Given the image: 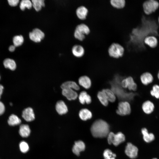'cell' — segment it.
Returning <instances> with one entry per match:
<instances>
[{"label":"cell","instance_id":"cell-1","mask_svg":"<svg viewBox=\"0 0 159 159\" xmlns=\"http://www.w3.org/2000/svg\"><path fill=\"white\" fill-rule=\"evenodd\" d=\"M109 124L102 119L95 120L92 123L90 128L92 136L96 138H103L107 137L110 132Z\"/></svg>","mask_w":159,"mask_h":159},{"label":"cell","instance_id":"cell-2","mask_svg":"<svg viewBox=\"0 0 159 159\" xmlns=\"http://www.w3.org/2000/svg\"><path fill=\"white\" fill-rule=\"evenodd\" d=\"M125 52L124 47L120 44L113 42L109 46L108 49L109 55L111 57L118 59L122 57Z\"/></svg>","mask_w":159,"mask_h":159},{"label":"cell","instance_id":"cell-3","mask_svg":"<svg viewBox=\"0 0 159 159\" xmlns=\"http://www.w3.org/2000/svg\"><path fill=\"white\" fill-rule=\"evenodd\" d=\"M142 6L145 14L150 15L158 9L159 3L157 0H145L143 3Z\"/></svg>","mask_w":159,"mask_h":159},{"label":"cell","instance_id":"cell-4","mask_svg":"<svg viewBox=\"0 0 159 159\" xmlns=\"http://www.w3.org/2000/svg\"><path fill=\"white\" fill-rule=\"evenodd\" d=\"M131 112V106L129 102L127 101H121L118 102L115 110L117 114L123 116L130 115Z\"/></svg>","mask_w":159,"mask_h":159},{"label":"cell","instance_id":"cell-5","mask_svg":"<svg viewBox=\"0 0 159 159\" xmlns=\"http://www.w3.org/2000/svg\"><path fill=\"white\" fill-rule=\"evenodd\" d=\"M107 137L108 143L109 144H112L115 146H117L125 140L124 135L121 132H119L116 134L110 132Z\"/></svg>","mask_w":159,"mask_h":159},{"label":"cell","instance_id":"cell-6","mask_svg":"<svg viewBox=\"0 0 159 159\" xmlns=\"http://www.w3.org/2000/svg\"><path fill=\"white\" fill-rule=\"evenodd\" d=\"M121 87L130 91L135 92L138 89V85L133 78L129 76L122 80L120 83Z\"/></svg>","mask_w":159,"mask_h":159},{"label":"cell","instance_id":"cell-7","mask_svg":"<svg viewBox=\"0 0 159 159\" xmlns=\"http://www.w3.org/2000/svg\"><path fill=\"white\" fill-rule=\"evenodd\" d=\"M30 39L35 42H40L44 37V33L38 28L34 29L29 34Z\"/></svg>","mask_w":159,"mask_h":159},{"label":"cell","instance_id":"cell-8","mask_svg":"<svg viewBox=\"0 0 159 159\" xmlns=\"http://www.w3.org/2000/svg\"><path fill=\"white\" fill-rule=\"evenodd\" d=\"M138 149L135 146L130 143H127L125 153L130 158L134 159L136 158L138 154Z\"/></svg>","mask_w":159,"mask_h":159},{"label":"cell","instance_id":"cell-9","mask_svg":"<svg viewBox=\"0 0 159 159\" xmlns=\"http://www.w3.org/2000/svg\"><path fill=\"white\" fill-rule=\"evenodd\" d=\"M22 116L24 120L27 122L32 121L35 118L33 110L30 107L26 108L23 110Z\"/></svg>","mask_w":159,"mask_h":159},{"label":"cell","instance_id":"cell-10","mask_svg":"<svg viewBox=\"0 0 159 159\" xmlns=\"http://www.w3.org/2000/svg\"><path fill=\"white\" fill-rule=\"evenodd\" d=\"M85 145L84 142L80 140L74 142L72 148L73 153L77 156H79L80 153L85 150Z\"/></svg>","mask_w":159,"mask_h":159},{"label":"cell","instance_id":"cell-11","mask_svg":"<svg viewBox=\"0 0 159 159\" xmlns=\"http://www.w3.org/2000/svg\"><path fill=\"white\" fill-rule=\"evenodd\" d=\"M141 83L147 85L151 83L153 80V77L152 74L148 72H145L141 74L140 77Z\"/></svg>","mask_w":159,"mask_h":159},{"label":"cell","instance_id":"cell-12","mask_svg":"<svg viewBox=\"0 0 159 159\" xmlns=\"http://www.w3.org/2000/svg\"><path fill=\"white\" fill-rule=\"evenodd\" d=\"M141 108L142 110L145 114H150L155 109V105L150 100H147L143 102Z\"/></svg>","mask_w":159,"mask_h":159},{"label":"cell","instance_id":"cell-13","mask_svg":"<svg viewBox=\"0 0 159 159\" xmlns=\"http://www.w3.org/2000/svg\"><path fill=\"white\" fill-rule=\"evenodd\" d=\"M89 11L87 7L84 6L79 7L76 9V12L77 17L82 20L86 19Z\"/></svg>","mask_w":159,"mask_h":159},{"label":"cell","instance_id":"cell-14","mask_svg":"<svg viewBox=\"0 0 159 159\" xmlns=\"http://www.w3.org/2000/svg\"><path fill=\"white\" fill-rule=\"evenodd\" d=\"M78 99L81 104H90L92 102V99L90 95L87 92L83 91L80 92L78 96Z\"/></svg>","mask_w":159,"mask_h":159},{"label":"cell","instance_id":"cell-15","mask_svg":"<svg viewBox=\"0 0 159 159\" xmlns=\"http://www.w3.org/2000/svg\"><path fill=\"white\" fill-rule=\"evenodd\" d=\"M78 83L80 86L86 89H90L92 86L91 80L90 77L86 75L82 76L80 77Z\"/></svg>","mask_w":159,"mask_h":159},{"label":"cell","instance_id":"cell-16","mask_svg":"<svg viewBox=\"0 0 159 159\" xmlns=\"http://www.w3.org/2000/svg\"><path fill=\"white\" fill-rule=\"evenodd\" d=\"M144 43L151 48H155L157 45L158 41L156 37L153 35H149L144 39Z\"/></svg>","mask_w":159,"mask_h":159},{"label":"cell","instance_id":"cell-17","mask_svg":"<svg viewBox=\"0 0 159 159\" xmlns=\"http://www.w3.org/2000/svg\"><path fill=\"white\" fill-rule=\"evenodd\" d=\"M62 94L69 100H75L78 96L77 93L74 90L72 89H62Z\"/></svg>","mask_w":159,"mask_h":159},{"label":"cell","instance_id":"cell-18","mask_svg":"<svg viewBox=\"0 0 159 159\" xmlns=\"http://www.w3.org/2000/svg\"><path fill=\"white\" fill-rule=\"evenodd\" d=\"M55 109L57 112L60 115L65 114L68 111L67 106L62 100L59 101L57 102Z\"/></svg>","mask_w":159,"mask_h":159},{"label":"cell","instance_id":"cell-19","mask_svg":"<svg viewBox=\"0 0 159 159\" xmlns=\"http://www.w3.org/2000/svg\"><path fill=\"white\" fill-rule=\"evenodd\" d=\"M79 115L81 120L83 121H86L92 118V113L89 109L84 108L80 110Z\"/></svg>","mask_w":159,"mask_h":159},{"label":"cell","instance_id":"cell-20","mask_svg":"<svg viewBox=\"0 0 159 159\" xmlns=\"http://www.w3.org/2000/svg\"><path fill=\"white\" fill-rule=\"evenodd\" d=\"M72 51L73 55L77 57H82L85 52L84 48L80 45H75L73 46Z\"/></svg>","mask_w":159,"mask_h":159},{"label":"cell","instance_id":"cell-21","mask_svg":"<svg viewBox=\"0 0 159 159\" xmlns=\"http://www.w3.org/2000/svg\"><path fill=\"white\" fill-rule=\"evenodd\" d=\"M101 91L104 93L109 102L113 103L116 101V97L111 90L106 88L102 89Z\"/></svg>","mask_w":159,"mask_h":159},{"label":"cell","instance_id":"cell-22","mask_svg":"<svg viewBox=\"0 0 159 159\" xmlns=\"http://www.w3.org/2000/svg\"><path fill=\"white\" fill-rule=\"evenodd\" d=\"M62 89H72L74 90H79L80 87L77 83L73 81H67L64 82L61 85Z\"/></svg>","mask_w":159,"mask_h":159},{"label":"cell","instance_id":"cell-23","mask_svg":"<svg viewBox=\"0 0 159 159\" xmlns=\"http://www.w3.org/2000/svg\"><path fill=\"white\" fill-rule=\"evenodd\" d=\"M31 130L29 126L27 124H21L19 127V133L23 138L28 137L30 135Z\"/></svg>","mask_w":159,"mask_h":159},{"label":"cell","instance_id":"cell-24","mask_svg":"<svg viewBox=\"0 0 159 159\" xmlns=\"http://www.w3.org/2000/svg\"><path fill=\"white\" fill-rule=\"evenodd\" d=\"M75 30L85 36L89 35L90 32L89 26L84 23H81L77 25L76 27Z\"/></svg>","mask_w":159,"mask_h":159},{"label":"cell","instance_id":"cell-25","mask_svg":"<svg viewBox=\"0 0 159 159\" xmlns=\"http://www.w3.org/2000/svg\"><path fill=\"white\" fill-rule=\"evenodd\" d=\"M97 97L99 101L102 106L106 107L108 105L109 102L105 94L102 91H99L97 92Z\"/></svg>","mask_w":159,"mask_h":159},{"label":"cell","instance_id":"cell-26","mask_svg":"<svg viewBox=\"0 0 159 159\" xmlns=\"http://www.w3.org/2000/svg\"><path fill=\"white\" fill-rule=\"evenodd\" d=\"M110 3L114 8L121 9L124 8L125 5V0H110Z\"/></svg>","mask_w":159,"mask_h":159},{"label":"cell","instance_id":"cell-27","mask_svg":"<svg viewBox=\"0 0 159 159\" xmlns=\"http://www.w3.org/2000/svg\"><path fill=\"white\" fill-rule=\"evenodd\" d=\"M141 132L143 135V140L145 142L150 143L154 140L155 136L154 134L152 133H149L146 128H142Z\"/></svg>","mask_w":159,"mask_h":159},{"label":"cell","instance_id":"cell-28","mask_svg":"<svg viewBox=\"0 0 159 159\" xmlns=\"http://www.w3.org/2000/svg\"><path fill=\"white\" fill-rule=\"evenodd\" d=\"M21 122V119L16 115L12 114L10 116L8 120L9 125L14 126L19 125Z\"/></svg>","mask_w":159,"mask_h":159},{"label":"cell","instance_id":"cell-29","mask_svg":"<svg viewBox=\"0 0 159 159\" xmlns=\"http://www.w3.org/2000/svg\"><path fill=\"white\" fill-rule=\"evenodd\" d=\"M3 64L6 68H8L12 70H14L16 67L15 62L13 60L10 59H5Z\"/></svg>","mask_w":159,"mask_h":159},{"label":"cell","instance_id":"cell-30","mask_svg":"<svg viewBox=\"0 0 159 159\" xmlns=\"http://www.w3.org/2000/svg\"><path fill=\"white\" fill-rule=\"evenodd\" d=\"M32 6L37 11H40L45 6L44 0H32Z\"/></svg>","mask_w":159,"mask_h":159},{"label":"cell","instance_id":"cell-31","mask_svg":"<svg viewBox=\"0 0 159 159\" xmlns=\"http://www.w3.org/2000/svg\"><path fill=\"white\" fill-rule=\"evenodd\" d=\"M32 6V1L29 0H23L20 2V7L22 10H24L26 8L31 9Z\"/></svg>","mask_w":159,"mask_h":159},{"label":"cell","instance_id":"cell-32","mask_svg":"<svg viewBox=\"0 0 159 159\" xmlns=\"http://www.w3.org/2000/svg\"><path fill=\"white\" fill-rule=\"evenodd\" d=\"M103 155L105 159H115V154L113 153L110 149L105 150L103 152Z\"/></svg>","mask_w":159,"mask_h":159},{"label":"cell","instance_id":"cell-33","mask_svg":"<svg viewBox=\"0 0 159 159\" xmlns=\"http://www.w3.org/2000/svg\"><path fill=\"white\" fill-rule=\"evenodd\" d=\"M151 95L157 99H159V85L155 84L153 85L152 90L150 92Z\"/></svg>","mask_w":159,"mask_h":159},{"label":"cell","instance_id":"cell-34","mask_svg":"<svg viewBox=\"0 0 159 159\" xmlns=\"http://www.w3.org/2000/svg\"><path fill=\"white\" fill-rule=\"evenodd\" d=\"M24 41V38L22 35L15 36L13 39L14 45L15 47L21 45L23 43Z\"/></svg>","mask_w":159,"mask_h":159},{"label":"cell","instance_id":"cell-35","mask_svg":"<svg viewBox=\"0 0 159 159\" xmlns=\"http://www.w3.org/2000/svg\"><path fill=\"white\" fill-rule=\"evenodd\" d=\"M19 147L22 153H26L29 150V145L26 142L24 141H22L20 143Z\"/></svg>","mask_w":159,"mask_h":159},{"label":"cell","instance_id":"cell-36","mask_svg":"<svg viewBox=\"0 0 159 159\" xmlns=\"http://www.w3.org/2000/svg\"><path fill=\"white\" fill-rule=\"evenodd\" d=\"M74 36L77 39L81 41H83L86 38V36L80 33L77 31L75 30Z\"/></svg>","mask_w":159,"mask_h":159},{"label":"cell","instance_id":"cell-37","mask_svg":"<svg viewBox=\"0 0 159 159\" xmlns=\"http://www.w3.org/2000/svg\"><path fill=\"white\" fill-rule=\"evenodd\" d=\"M8 1L9 4L11 6H16L19 2V0H8Z\"/></svg>","mask_w":159,"mask_h":159},{"label":"cell","instance_id":"cell-38","mask_svg":"<svg viewBox=\"0 0 159 159\" xmlns=\"http://www.w3.org/2000/svg\"><path fill=\"white\" fill-rule=\"evenodd\" d=\"M5 106L3 103L0 101V115L3 114L4 112Z\"/></svg>","mask_w":159,"mask_h":159},{"label":"cell","instance_id":"cell-39","mask_svg":"<svg viewBox=\"0 0 159 159\" xmlns=\"http://www.w3.org/2000/svg\"><path fill=\"white\" fill-rule=\"evenodd\" d=\"M15 46L14 45H11L9 48V50L11 52H13L15 49Z\"/></svg>","mask_w":159,"mask_h":159},{"label":"cell","instance_id":"cell-40","mask_svg":"<svg viewBox=\"0 0 159 159\" xmlns=\"http://www.w3.org/2000/svg\"><path fill=\"white\" fill-rule=\"evenodd\" d=\"M3 89V86L2 85L0 84V99L1 98V95L2 93Z\"/></svg>","mask_w":159,"mask_h":159},{"label":"cell","instance_id":"cell-41","mask_svg":"<svg viewBox=\"0 0 159 159\" xmlns=\"http://www.w3.org/2000/svg\"><path fill=\"white\" fill-rule=\"evenodd\" d=\"M157 77L159 80V70L158 71V74H157Z\"/></svg>","mask_w":159,"mask_h":159},{"label":"cell","instance_id":"cell-42","mask_svg":"<svg viewBox=\"0 0 159 159\" xmlns=\"http://www.w3.org/2000/svg\"><path fill=\"white\" fill-rule=\"evenodd\" d=\"M158 24L159 25V16H158Z\"/></svg>","mask_w":159,"mask_h":159},{"label":"cell","instance_id":"cell-43","mask_svg":"<svg viewBox=\"0 0 159 159\" xmlns=\"http://www.w3.org/2000/svg\"><path fill=\"white\" fill-rule=\"evenodd\" d=\"M152 159H157V158H153Z\"/></svg>","mask_w":159,"mask_h":159},{"label":"cell","instance_id":"cell-44","mask_svg":"<svg viewBox=\"0 0 159 159\" xmlns=\"http://www.w3.org/2000/svg\"></svg>","mask_w":159,"mask_h":159}]
</instances>
